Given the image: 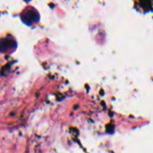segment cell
I'll use <instances>...</instances> for the list:
<instances>
[{"instance_id": "cell-1", "label": "cell", "mask_w": 153, "mask_h": 153, "mask_svg": "<svg viewBox=\"0 0 153 153\" xmlns=\"http://www.w3.org/2000/svg\"><path fill=\"white\" fill-rule=\"evenodd\" d=\"M22 21L27 24V25H31L32 23L36 22L39 21V16L38 14V13L34 10H29V11H26L22 16Z\"/></svg>"}]
</instances>
